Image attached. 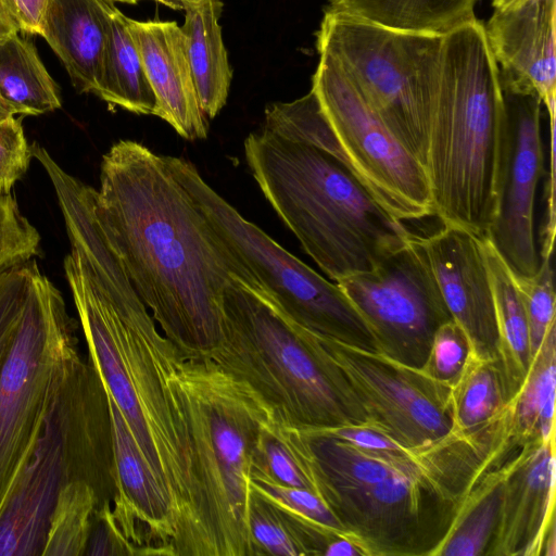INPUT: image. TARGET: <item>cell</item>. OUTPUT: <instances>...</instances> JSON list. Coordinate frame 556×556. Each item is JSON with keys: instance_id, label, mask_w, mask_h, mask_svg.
<instances>
[{"instance_id": "cell-1", "label": "cell", "mask_w": 556, "mask_h": 556, "mask_svg": "<svg viewBox=\"0 0 556 556\" xmlns=\"http://www.w3.org/2000/svg\"><path fill=\"white\" fill-rule=\"evenodd\" d=\"M100 223L136 293L185 359L206 358L223 334V292L233 279L258 293L164 155L119 140L102 156Z\"/></svg>"}, {"instance_id": "cell-2", "label": "cell", "mask_w": 556, "mask_h": 556, "mask_svg": "<svg viewBox=\"0 0 556 556\" xmlns=\"http://www.w3.org/2000/svg\"><path fill=\"white\" fill-rule=\"evenodd\" d=\"M316 494L366 556H432L471 486L519 441L508 405L493 420L421 447H367L304 429Z\"/></svg>"}, {"instance_id": "cell-3", "label": "cell", "mask_w": 556, "mask_h": 556, "mask_svg": "<svg viewBox=\"0 0 556 556\" xmlns=\"http://www.w3.org/2000/svg\"><path fill=\"white\" fill-rule=\"evenodd\" d=\"M88 357L167 495L175 556H204L199 493L179 376L185 358L146 305L115 308L77 257L63 261Z\"/></svg>"}, {"instance_id": "cell-4", "label": "cell", "mask_w": 556, "mask_h": 556, "mask_svg": "<svg viewBox=\"0 0 556 556\" xmlns=\"http://www.w3.org/2000/svg\"><path fill=\"white\" fill-rule=\"evenodd\" d=\"M243 147L266 200L334 282L374 269L413 238L329 151L263 128L250 134Z\"/></svg>"}, {"instance_id": "cell-5", "label": "cell", "mask_w": 556, "mask_h": 556, "mask_svg": "<svg viewBox=\"0 0 556 556\" xmlns=\"http://www.w3.org/2000/svg\"><path fill=\"white\" fill-rule=\"evenodd\" d=\"M504 128L500 70L476 17L444 35L425 167L433 215L484 238L495 215Z\"/></svg>"}, {"instance_id": "cell-6", "label": "cell", "mask_w": 556, "mask_h": 556, "mask_svg": "<svg viewBox=\"0 0 556 556\" xmlns=\"http://www.w3.org/2000/svg\"><path fill=\"white\" fill-rule=\"evenodd\" d=\"M223 334L210 358L307 430L367 427L344 374L318 337L233 279L223 292Z\"/></svg>"}, {"instance_id": "cell-7", "label": "cell", "mask_w": 556, "mask_h": 556, "mask_svg": "<svg viewBox=\"0 0 556 556\" xmlns=\"http://www.w3.org/2000/svg\"><path fill=\"white\" fill-rule=\"evenodd\" d=\"M179 384L205 556H258L249 526L254 452L269 405L212 358H189Z\"/></svg>"}, {"instance_id": "cell-8", "label": "cell", "mask_w": 556, "mask_h": 556, "mask_svg": "<svg viewBox=\"0 0 556 556\" xmlns=\"http://www.w3.org/2000/svg\"><path fill=\"white\" fill-rule=\"evenodd\" d=\"M86 481L100 506L116 494L108 393L87 356L52 403L0 511V556H42L61 490Z\"/></svg>"}, {"instance_id": "cell-9", "label": "cell", "mask_w": 556, "mask_h": 556, "mask_svg": "<svg viewBox=\"0 0 556 556\" xmlns=\"http://www.w3.org/2000/svg\"><path fill=\"white\" fill-rule=\"evenodd\" d=\"M443 40L440 34L397 30L328 12L316 31L317 52L338 63L424 166L429 118L440 88Z\"/></svg>"}, {"instance_id": "cell-10", "label": "cell", "mask_w": 556, "mask_h": 556, "mask_svg": "<svg viewBox=\"0 0 556 556\" xmlns=\"http://www.w3.org/2000/svg\"><path fill=\"white\" fill-rule=\"evenodd\" d=\"M164 160L223 244L254 280L258 294L317 337L379 352L366 323L337 282L325 279L245 219L206 184L192 163L168 155Z\"/></svg>"}, {"instance_id": "cell-11", "label": "cell", "mask_w": 556, "mask_h": 556, "mask_svg": "<svg viewBox=\"0 0 556 556\" xmlns=\"http://www.w3.org/2000/svg\"><path fill=\"white\" fill-rule=\"evenodd\" d=\"M61 291L39 267L0 368V511L43 420L84 358Z\"/></svg>"}, {"instance_id": "cell-12", "label": "cell", "mask_w": 556, "mask_h": 556, "mask_svg": "<svg viewBox=\"0 0 556 556\" xmlns=\"http://www.w3.org/2000/svg\"><path fill=\"white\" fill-rule=\"evenodd\" d=\"M312 77V90L336 136L346 164L396 218L433 215L427 172L326 53Z\"/></svg>"}, {"instance_id": "cell-13", "label": "cell", "mask_w": 556, "mask_h": 556, "mask_svg": "<svg viewBox=\"0 0 556 556\" xmlns=\"http://www.w3.org/2000/svg\"><path fill=\"white\" fill-rule=\"evenodd\" d=\"M359 313L379 353L421 369L433 336L452 316L418 236L374 269L337 281Z\"/></svg>"}, {"instance_id": "cell-14", "label": "cell", "mask_w": 556, "mask_h": 556, "mask_svg": "<svg viewBox=\"0 0 556 556\" xmlns=\"http://www.w3.org/2000/svg\"><path fill=\"white\" fill-rule=\"evenodd\" d=\"M318 339L344 374L368 428L406 448L428 445L453 430L451 386L379 352Z\"/></svg>"}, {"instance_id": "cell-15", "label": "cell", "mask_w": 556, "mask_h": 556, "mask_svg": "<svg viewBox=\"0 0 556 556\" xmlns=\"http://www.w3.org/2000/svg\"><path fill=\"white\" fill-rule=\"evenodd\" d=\"M504 128L496 210L485 235L515 276L530 277L541 264L534 208L543 173L542 101L500 74Z\"/></svg>"}, {"instance_id": "cell-16", "label": "cell", "mask_w": 556, "mask_h": 556, "mask_svg": "<svg viewBox=\"0 0 556 556\" xmlns=\"http://www.w3.org/2000/svg\"><path fill=\"white\" fill-rule=\"evenodd\" d=\"M419 238L444 303L466 333L471 353L497 359V327L483 239L447 225Z\"/></svg>"}, {"instance_id": "cell-17", "label": "cell", "mask_w": 556, "mask_h": 556, "mask_svg": "<svg viewBox=\"0 0 556 556\" xmlns=\"http://www.w3.org/2000/svg\"><path fill=\"white\" fill-rule=\"evenodd\" d=\"M555 435L520 445L486 556H555Z\"/></svg>"}, {"instance_id": "cell-18", "label": "cell", "mask_w": 556, "mask_h": 556, "mask_svg": "<svg viewBox=\"0 0 556 556\" xmlns=\"http://www.w3.org/2000/svg\"><path fill=\"white\" fill-rule=\"evenodd\" d=\"M556 0H515L494 9L484 26L500 74L533 90L555 119Z\"/></svg>"}, {"instance_id": "cell-19", "label": "cell", "mask_w": 556, "mask_h": 556, "mask_svg": "<svg viewBox=\"0 0 556 556\" xmlns=\"http://www.w3.org/2000/svg\"><path fill=\"white\" fill-rule=\"evenodd\" d=\"M128 28L154 92V116L187 140L205 139L208 118L200 105L181 27L175 21L128 17Z\"/></svg>"}, {"instance_id": "cell-20", "label": "cell", "mask_w": 556, "mask_h": 556, "mask_svg": "<svg viewBox=\"0 0 556 556\" xmlns=\"http://www.w3.org/2000/svg\"><path fill=\"white\" fill-rule=\"evenodd\" d=\"M112 0H48L40 36L62 61L78 92L97 93Z\"/></svg>"}, {"instance_id": "cell-21", "label": "cell", "mask_w": 556, "mask_h": 556, "mask_svg": "<svg viewBox=\"0 0 556 556\" xmlns=\"http://www.w3.org/2000/svg\"><path fill=\"white\" fill-rule=\"evenodd\" d=\"M222 0H186L181 30L199 101L207 118L225 106L232 70L222 35Z\"/></svg>"}, {"instance_id": "cell-22", "label": "cell", "mask_w": 556, "mask_h": 556, "mask_svg": "<svg viewBox=\"0 0 556 556\" xmlns=\"http://www.w3.org/2000/svg\"><path fill=\"white\" fill-rule=\"evenodd\" d=\"M521 444L511 448L475 482L447 535L432 556L488 555L500 519L505 483Z\"/></svg>"}, {"instance_id": "cell-23", "label": "cell", "mask_w": 556, "mask_h": 556, "mask_svg": "<svg viewBox=\"0 0 556 556\" xmlns=\"http://www.w3.org/2000/svg\"><path fill=\"white\" fill-rule=\"evenodd\" d=\"M483 239L497 327V353L509 401L520 389L532 356L522 299L513 271Z\"/></svg>"}, {"instance_id": "cell-24", "label": "cell", "mask_w": 556, "mask_h": 556, "mask_svg": "<svg viewBox=\"0 0 556 556\" xmlns=\"http://www.w3.org/2000/svg\"><path fill=\"white\" fill-rule=\"evenodd\" d=\"M110 105L139 115H154L156 101L128 28V16L111 1L108 38L96 93Z\"/></svg>"}, {"instance_id": "cell-25", "label": "cell", "mask_w": 556, "mask_h": 556, "mask_svg": "<svg viewBox=\"0 0 556 556\" xmlns=\"http://www.w3.org/2000/svg\"><path fill=\"white\" fill-rule=\"evenodd\" d=\"M478 0H328L324 12L384 27L445 35L476 18Z\"/></svg>"}, {"instance_id": "cell-26", "label": "cell", "mask_w": 556, "mask_h": 556, "mask_svg": "<svg viewBox=\"0 0 556 556\" xmlns=\"http://www.w3.org/2000/svg\"><path fill=\"white\" fill-rule=\"evenodd\" d=\"M556 323L547 330L527 376L508 403L511 430L521 442L555 435Z\"/></svg>"}, {"instance_id": "cell-27", "label": "cell", "mask_w": 556, "mask_h": 556, "mask_svg": "<svg viewBox=\"0 0 556 556\" xmlns=\"http://www.w3.org/2000/svg\"><path fill=\"white\" fill-rule=\"evenodd\" d=\"M16 31L0 41V96L20 115H41L61 106L59 88L36 48Z\"/></svg>"}, {"instance_id": "cell-28", "label": "cell", "mask_w": 556, "mask_h": 556, "mask_svg": "<svg viewBox=\"0 0 556 556\" xmlns=\"http://www.w3.org/2000/svg\"><path fill=\"white\" fill-rule=\"evenodd\" d=\"M251 491L292 522L308 556H327L345 533L330 508L312 491L277 483L256 471L251 472Z\"/></svg>"}, {"instance_id": "cell-29", "label": "cell", "mask_w": 556, "mask_h": 556, "mask_svg": "<svg viewBox=\"0 0 556 556\" xmlns=\"http://www.w3.org/2000/svg\"><path fill=\"white\" fill-rule=\"evenodd\" d=\"M508 403L498 358H481L470 352L459 378L451 388L453 430L479 428L497 417Z\"/></svg>"}, {"instance_id": "cell-30", "label": "cell", "mask_w": 556, "mask_h": 556, "mask_svg": "<svg viewBox=\"0 0 556 556\" xmlns=\"http://www.w3.org/2000/svg\"><path fill=\"white\" fill-rule=\"evenodd\" d=\"M100 502L86 481L66 484L56 498L42 556H86L96 510Z\"/></svg>"}, {"instance_id": "cell-31", "label": "cell", "mask_w": 556, "mask_h": 556, "mask_svg": "<svg viewBox=\"0 0 556 556\" xmlns=\"http://www.w3.org/2000/svg\"><path fill=\"white\" fill-rule=\"evenodd\" d=\"M249 526L258 555L308 556L292 522L277 507L252 491Z\"/></svg>"}, {"instance_id": "cell-32", "label": "cell", "mask_w": 556, "mask_h": 556, "mask_svg": "<svg viewBox=\"0 0 556 556\" xmlns=\"http://www.w3.org/2000/svg\"><path fill=\"white\" fill-rule=\"evenodd\" d=\"M515 279L523 303L533 358L547 330L556 323V298L551 257L541 258L540 267L534 275L515 276Z\"/></svg>"}, {"instance_id": "cell-33", "label": "cell", "mask_w": 556, "mask_h": 556, "mask_svg": "<svg viewBox=\"0 0 556 556\" xmlns=\"http://www.w3.org/2000/svg\"><path fill=\"white\" fill-rule=\"evenodd\" d=\"M40 239L12 193L0 195V275L38 256Z\"/></svg>"}, {"instance_id": "cell-34", "label": "cell", "mask_w": 556, "mask_h": 556, "mask_svg": "<svg viewBox=\"0 0 556 556\" xmlns=\"http://www.w3.org/2000/svg\"><path fill=\"white\" fill-rule=\"evenodd\" d=\"M471 352L469 340L453 319L435 331L421 370L429 377L453 386L459 378Z\"/></svg>"}, {"instance_id": "cell-35", "label": "cell", "mask_w": 556, "mask_h": 556, "mask_svg": "<svg viewBox=\"0 0 556 556\" xmlns=\"http://www.w3.org/2000/svg\"><path fill=\"white\" fill-rule=\"evenodd\" d=\"M38 268L35 258L0 275V368L20 323L30 280Z\"/></svg>"}, {"instance_id": "cell-36", "label": "cell", "mask_w": 556, "mask_h": 556, "mask_svg": "<svg viewBox=\"0 0 556 556\" xmlns=\"http://www.w3.org/2000/svg\"><path fill=\"white\" fill-rule=\"evenodd\" d=\"M22 116L0 121V195L11 193L26 174L33 156L22 125Z\"/></svg>"}, {"instance_id": "cell-37", "label": "cell", "mask_w": 556, "mask_h": 556, "mask_svg": "<svg viewBox=\"0 0 556 556\" xmlns=\"http://www.w3.org/2000/svg\"><path fill=\"white\" fill-rule=\"evenodd\" d=\"M125 555H136V551L119 531L112 503H105L96 510L86 556Z\"/></svg>"}, {"instance_id": "cell-38", "label": "cell", "mask_w": 556, "mask_h": 556, "mask_svg": "<svg viewBox=\"0 0 556 556\" xmlns=\"http://www.w3.org/2000/svg\"><path fill=\"white\" fill-rule=\"evenodd\" d=\"M48 0H0V7L18 31L39 35Z\"/></svg>"}, {"instance_id": "cell-39", "label": "cell", "mask_w": 556, "mask_h": 556, "mask_svg": "<svg viewBox=\"0 0 556 556\" xmlns=\"http://www.w3.org/2000/svg\"><path fill=\"white\" fill-rule=\"evenodd\" d=\"M18 31L16 25L0 7V41Z\"/></svg>"}, {"instance_id": "cell-40", "label": "cell", "mask_w": 556, "mask_h": 556, "mask_svg": "<svg viewBox=\"0 0 556 556\" xmlns=\"http://www.w3.org/2000/svg\"><path fill=\"white\" fill-rule=\"evenodd\" d=\"M114 2H122L127 4H136L142 0H112ZM162 5H165L175 11H184L186 0H150Z\"/></svg>"}, {"instance_id": "cell-41", "label": "cell", "mask_w": 556, "mask_h": 556, "mask_svg": "<svg viewBox=\"0 0 556 556\" xmlns=\"http://www.w3.org/2000/svg\"><path fill=\"white\" fill-rule=\"evenodd\" d=\"M20 115L18 111L2 96H0V121Z\"/></svg>"}, {"instance_id": "cell-42", "label": "cell", "mask_w": 556, "mask_h": 556, "mask_svg": "<svg viewBox=\"0 0 556 556\" xmlns=\"http://www.w3.org/2000/svg\"><path fill=\"white\" fill-rule=\"evenodd\" d=\"M513 1H515V0H492V7L494 9L502 8Z\"/></svg>"}]
</instances>
